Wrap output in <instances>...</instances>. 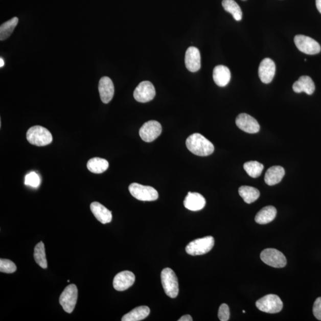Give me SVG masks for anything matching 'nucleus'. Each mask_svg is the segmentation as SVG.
Segmentation results:
<instances>
[{
	"instance_id": "obj_1",
	"label": "nucleus",
	"mask_w": 321,
	"mask_h": 321,
	"mask_svg": "<svg viewBox=\"0 0 321 321\" xmlns=\"http://www.w3.org/2000/svg\"><path fill=\"white\" fill-rule=\"evenodd\" d=\"M189 150L193 154L200 156H209L214 151V146L199 133H193L186 141Z\"/></svg>"
},
{
	"instance_id": "obj_2",
	"label": "nucleus",
	"mask_w": 321,
	"mask_h": 321,
	"mask_svg": "<svg viewBox=\"0 0 321 321\" xmlns=\"http://www.w3.org/2000/svg\"><path fill=\"white\" fill-rule=\"evenodd\" d=\"M27 138L29 143L38 147L48 145L53 141L52 134L50 131L40 126L31 127L28 130Z\"/></svg>"
},
{
	"instance_id": "obj_3",
	"label": "nucleus",
	"mask_w": 321,
	"mask_h": 321,
	"mask_svg": "<svg viewBox=\"0 0 321 321\" xmlns=\"http://www.w3.org/2000/svg\"><path fill=\"white\" fill-rule=\"evenodd\" d=\"M162 285L166 294L171 298H176L179 292L176 273L169 268L164 269L161 274Z\"/></svg>"
},
{
	"instance_id": "obj_4",
	"label": "nucleus",
	"mask_w": 321,
	"mask_h": 321,
	"mask_svg": "<svg viewBox=\"0 0 321 321\" xmlns=\"http://www.w3.org/2000/svg\"><path fill=\"white\" fill-rule=\"evenodd\" d=\"M214 246V239L212 236H207L192 241L186 247L187 253L192 256H198L209 253Z\"/></svg>"
},
{
	"instance_id": "obj_5",
	"label": "nucleus",
	"mask_w": 321,
	"mask_h": 321,
	"mask_svg": "<svg viewBox=\"0 0 321 321\" xmlns=\"http://www.w3.org/2000/svg\"><path fill=\"white\" fill-rule=\"evenodd\" d=\"M256 306L262 312L277 313L282 311L283 304L278 295L270 294L259 299Z\"/></svg>"
},
{
	"instance_id": "obj_6",
	"label": "nucleus",
	"mask_w": 321,
	"mask_h": 321,
	"mask_svg": "<svg viewBox=\"0 0 321 321\" xmlns=\"http://www.w3.org/2000/svg\"><path fill=\"white\" fill-rule=\"evenodd\" d=\"M129 191L134 198L142 201H154L158 198V193L154 188L136 183L130 185Z\"/></svg>"
},
{
	"instance_id": "obj_7",
	"label": "nucleus",
	"mask_w": 321,
	"mask_h": 321,
	"mask_svg": "<svg viewBox=\"0 0 321 321\" xmlns=\"http://www.w3.org/2000/svg\"><path fill=\"white\" fill-rule=\"evenodd\" d=\"M78 297V288L75 284H71L61 293L59 302L64 311L71 313L75 308Z\"/></svg>"
},
{
	"instance_id": "obj_8",
	"label": "nucleus",
	"mask_w": 321,
	"mask_h": 321,
	"mask_svg": "<svg viewBox=\"0 0 321 321\" xmlns=\"http://www.w3.org/2000/svg\"><path fill=\"white\" fill-rule=\"evenodd\" d=\"M261 259L265 264L273 268H283L287 264L286 258L282 253L272 248L262 251Z\"/></svg>"
},
{
	"instance_id": "obj_9",
	"label": "nucleus",
	"mask_w": 321,
	"mask_h": 321,
	"mask_svg": "<svg viewBox=\"0 0 321 321\" xmlns=\"http://www.w3.org/2000/svg\"><path fill=\"white\" fill-rule=\"evenodd\" d=\"M294 41L298 50L305 54L315 55L320 52L321 48L318 42L309 36L297 35L295 36Z\"/></svg>"
},
{
	"instance_id": "obj_10",
	"label": "nucleus",
	"mask_w": 321,
	"mask_h": 321,
	"mask_svg": "<svg viewBox=\"0 0 321 321\" xmlns=\"http://www.w3.org/2000/svg\"><path fill=\"white\" fill-rule=\"evenodd\" d=\"M154 86L149 81H144L139 84L133 93L134 99L140 103H145L151 101L155 97Z\"/></svg>"
},
{
	"instance_id": "obj_11",
	"label": "nucleus",
	"mask_w": 321,
	"mask_h": 321,
	"mask_svg": "<svg viewBox=\"0 0 321 321\" xmlns=\"http://www.w3.org/2000/svg\"><path fill=\"white\" fill-rule=\"evenodd\" d=\"M162 132L161 124L155 120L146 122L140 130V135L142 140L151 142L156 140Z\"/></svg>"
},
{
	"instance_id": "obj_12",
	"label": "nucleus",
	"mask_w": 321,
	"mask_h": 321,
	"mask_svg": "<svg viewBox=\"0 0 321 321\" xmlns=\"http://www.w3.org/2000/svg\"><path fill=\"white\" fill-rule=\"evenodd\" d=\"M236 124L240 129L248 133H257L260 130L257 120L246 113H242L237 117Z\"/></svg>"
},
{
	"instance_id": "obj_13",
	"label": "nucleus",
	"mask_w": 321,
	"mask_h": 321,
	"mask_svg": "<svg viewBox=\"0 0 321 321\" xmlns=\"http://www.w3.org/2000/svg\"><path fill=\"white\" fill-rule=\"evenodd\" d=\"M276 66L271 58H266L261 62L258 69V75L261 81L265 84L272 82L276 74Z\"/></svg>"
},
{
	"instance_id": "obj_14",
	"label": "nucleus",
	"mask_w": 321,
	"mask_h": 321,
	"mask_svg": "<svg viewBox=\"0 0 321 321\" xmlns=\"http://www.w3.org/2000/svg\"><path fill=\"white\" fill-rule=\"evenodd\" d=\"M134 282V273L129 271H124L115 276L113 280V286L116 290L125 291L132 286Z\"/></svg>"
},
{
	"instance_id": "obj_15",
	"label": "nucleus",
	"mask_w": 321,
	"mask_h": 321,
	"mask_svg": "<svg viewBox=\"0 0 321 321\" xmlns=\"http://www.w3.org/2000/svg\"><path fill=\"white\" fill-rule=\"evenodd\" d=\"M185 64L188 70L191 72L199 71L201 67L199 50L195 47H191L185 55Z\"/></svg>"
},
{
	"instance_id": "obj_16",
	"label": "nucleus",
	"mask_w": 321,
	"mask_h": 321,
	"mask_svg": "<svg viewBox=\"0 0 321 321\" xmlns=\"http://www.w3.org/2000/svg\"><path fill=\"white\" fill-rule=\"evenodd\" d=\"M100 96L102 102L108 104L112 99L114 94V86L110 78L104 76L102 78L98 86Z\"/></svg>"
},
{
	"instance_id": "obj_17",
	"label": "nucleus",
	"mask_w": 321,
	"mask_h": 321,
	"mask_svg": "<svg viewBox=\"0 0 321 321\" xmlns=\"http://www.w3.org/2000/svg\"><path fill=\"white\" fill-rule=\"evenodd\" d=\"M184 203L186 209L192 211H198L205 207L206 200L200 193L189 192Z\"/></svg>"
},
{
	"instance_id": "obj_18",
	"label": "nucleus",
	"mask_w": 321,
	"mask_h": 321,
	"mask_svg": "<svg viewBox=\"0 0 321 321\" xmlns=\"http://www.w3.org/2000/svg\"><path fill=\"white\" fill-rule=\"evenodd\" d=\"M90 209L95 217L102 224H107L112 221L111 211L99 202H94L90 204Z\"/></svg>"
},
{
	"instance_id": "obj_19",
	"label": "nucleus",
	"mask_w": 321,
	"mask_h": 321,
	"mask_svg": "<svg viewBox=\"0 0 321 321\" xmlns=\"http://www.w3.org/2000/svg\"><path fill=\"white\" fill-rule=\"evenodd\" d=\"M293 89L295 93L304 92L306 94L312 95L315 92V83L309 76H302L294 83Z\"/></svg>"
},
{
	"instance_id": "obj_20",
	"label": "nucleus",
	"mask_w": 321,
	"mask_h": 321,
	"mask_svg": "<svg viewBox=\"0 0 321 321\" xmlns=\"http://www.w3.org/2000/svg\"><path fill=\"white\" fill-rule=\"evenodd\" d=\"M213 79L216 85L220 87H224L227 86L231 81V72L225 65H217L214 68Z\"/></svg>"
},
{
	"instance_id": "obj_21",
	"label": "nucleus",
	"mask_w": 321,
	"mask_h": 321,
	"mask_svg": "<svg viewBox=\"0 0 321 321\" xmlns=\"http://www.w3.org/2000/svg\"><path fill=\"white\" fill-rule=\"evenodd\" d=\"M285 175V170L281 166H272L268 169L265 175V182L269 186L280 183Z\"/></svg>"
},
{
	"instance_id": "obj_22",
	"label": "nucleus",
	"mask_w": 321,
	"mask_h": 321,
	"mask_svg": "<svg viewBox=\"0 0 321 321\" xmlns=\"http://www.w3.org/2000/svg\"><path fill=\"white\" fill-rule=\"evenodd\" d=\"M277 210L272 206H267L261 210L255 216V220L258 224H267L274 220Z\"/></svg>"
},
{
	"instance_id": "obj_23",
	"label": "nucleus",
	"mask_w": 321,
	"mask_h": 321,
	"mask_svg": "<svg viewBox=\"0 0 321 321\" xmlns=\"http://www.w3.org/2000/svg\"><path fill=\"white\" fill-rule=\"evenodd\" d=\"M150 313V309L148 306H142L134 308L124 315L122 321H140L144 320Z\"/></svg>"
},
{
	"instance_id": "obj_24",
	"label": "nucleus",
	"mask_w": 321,
	"mask_h": 321,
	"mask_svg": "<svg viewBox=\"0 0 321 321\" xmlns=\"http://www.w3.org/2000/svg\"><path fill=\"white\" fill-rule=\"evenodd\" d=\"M109 163L106 159L96 157L91 158L87 163L88 170L95 174H101L108 169Z\"/></svg>"
},
{
	"instance_id": "obj_25",
	"label": "nucleus",
	"mask_w": 321,
	"mask_h": 321,
	"mask_svg": "<svg viewBox=\"0 0 321 321\" xmlns=\"http://www.w3.org/2000/svg\"><path fill=\"white\" fill-rule=\"evenodd\" d=\"M239 193L244 201L248 204L256 201L260 196V192L257 189L248 186L241 187L239 189Z\"/></svg>"
},
{
	"instance_id": "obj_26",
	"label": "nucleus",
	"mask_w": 321,
	"mask_h": 321,
	"mask_svg": "<svg viewBox=\"0 0 321 321\" xmlns=\"http://www.w3.org/2000/svg\"><path fill=\"white\" fill-rule=\"evenodd\" d=\"M222 5L226 12L232 14L233 18L236 21L242 20V11L235 0H223L222 2Z\"/></svg>"
},
{
	"instance_id": "obj_27",
	"label": "nucleus",
	"mask_w": 321,
	"mask_h": 321,
	"mask_svg": "<svg viewBox=\"0 0 321 321\" xmlns=\"http://www.w3.org/2000/svg\"><path fill=\"white\" fill-rule=\"evenodd\" d=\"M18 22H19V19L17 17H14L1 25L0 27V40L1 41H5L10 37Z\"/></svg>"
},
{
	"instance_id": "obj_28",
	"label": "nucleus",
	"mask_w": 321,
	"mask_h": 321,
	"mask_svg": "<svg viewBox=\"0 0 321 321\" xmlns=\"http://www.w3.org/2000/svg\"><path fill=\"white\" fill-rule=\"evenodd\" d=\"M35 261L40 267L43 269L47 268V261L44 244L42 242H40L36 244L34 249Z\"/></svg>"
},
{
	"instance_id": "obj_29",
	"label": "nucleus",
	"mask_w": 321,
	"mask_h": 321,
	"mask_svg": "<svg viewBox=\"0 0 321 321\" xmlns=\"http://www.w3.org/2000/svg\"><path fill=\"white\" fill-rule=\"evenodd\" d=\"M243 168L248 175L253 178L260 177L264 170V166L255 161L246 163L244 164Z\"/></svg>"
},
{
	"instance_id": "obj_30",
	"label": "nucleus",
	"mask_w": 321,
	"mask_h": 321,
	"mask_svg": "<svg viewBox=\"0 0 321 321\" xmlns=\"http://www.w3.org/2000/svg\"><path fill=\"white\" fill-rule=\"evenodd\" d=\"M17 267L13 262L6 259L0 260V271L7 273H13L16 271Z\"/></svg>"
},
{
	"instance_id": "obj_31",
	"label": "nucleus",
	"mask_w": 321,
	"mask_h": 321,
	"mask_svg": "<svg viewBox=\"0 0 321 321\" xmlns=\"http://www.w3.org/2000/svg\"><path fill=\"white\" fill-rule=\"evenodd\" d=\"M25 185L33 188H38L41 183L38 175L35 172H31L25 177Z\"/></svg>"
},
{
	"instance_id": "obj_32",
	"label": "nucleus",
	"mask_w": 321,
	"mask_h": 321,
	"mask_svg": "<svg viewBox=\"0 0 321 321\" xmlns=\"http://www.w3.org/2000/svg\"><path fill=\"white\" fill-rule=\"evenodd\" d=\"M230 309L227 304H222L218 311V318L221 321H227L230 318Z\"/></svg>"
},
{
	"instance_id": "obj_33",
	"label": "nucleus",
	"mask_w": 321,
	"mask_h": 321,
	"mask_svg": "<svg viewBox=\"0 0 321 321\" xmlns=\"http://www.w3.org/2000/svg\"><path fill=\"white\" fill-rule=\"evenodd\" d=\"M313 313L317 319L321 320V297L316 299L313 306Z\"/></svg>"
},
{
	"instance_id": "obj_34",
	"label": "nucleus",
	"mask_w": 321,
	"mask_h": 321,
	"mask_svg": "<svg viewBox=\"0 0 321 321\" xmlns=\"http://www.w3.org/2000/svg\"><path fill=\"white\" fill-rule=\"evenodd\" d=\"M178 320V321H192L193 319L191 315H186L183 316H181V318Z\"/></svg>"
},
{
	"instance_id": "obj_35",
	"label": "nucleus",
	"mask_w": 321,
	"mask_h": 321,
	"mask_svg": "<svg viewBox=\"0 0 321 321\" xmlns=\"http://www.w3.org/2000/svg\"><path fill=\"white\" fill-rule=\"evenodd\" d=\"M316 8L321 14V0H316Z\"/></svg>"
},
{
	"instance_id": "obj_36",
	"label": "nucleus",
	"mask_w": 321,
	"mask_h": 321,
	"mask_svg": "<svg viewBox=\"0 0 321 321\" xmlns=\"http://www.w3.org/2000/svg\"><path fill=\"white\" fill-rule=\"evenodd\" d=\"M4 65H5V62H4L3 58H0V67H2Z\"/></svg>"
}]
</instances>
